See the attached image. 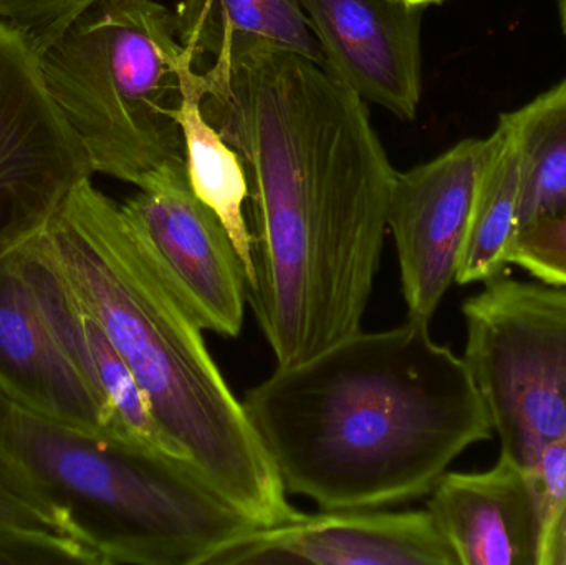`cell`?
Segmentation results:
<instances>
[{
  "label": "cell",
  "instance_id": "obj_1",
  "mask_svg": "<svg viewBox=\"0 0 566 565\" xmlns=\"http://www.w3.org/2000/svg\"><path fill=\"white\" fill-rule=\"evenodd\" d=\"M201 85L206 119L248 172V302L277 367H293L361 331L396 169L365 100L305 56L234 46Z\"/></svg>",
  "mask_w": 566,
  "mask_h": 565
},
{
  "label": "cell",
  "instance_id": "obj_2",
  "mask_svg": "<svg viewBox=\"0 0 566 565\" xmlns=\"http://www.w3.org/2000/svg\"><path fill=\"white\" fill-rule=\"evenodd\" d=\"M242 405L286 494L322 511L429 496L452 461L494 431L464 358L409 318L275 368Z\"/></svg>",
  "mask_w": 566,
  "mask_h": 565
},
{
  "label": "cell",
  "instance_id": "obj_3",
  "mask_svg": "<svg viewBox=\"0 0 566 565\" xmlns=\"http://www.w3.org/2000/svg\"><path fill=\"white\" fill-rule=\"evenodd\" d=\"M39 238L181 457L259 526L298 517L198 315L122 206L85 179Z\"/></svg>",
  "mask_w": 566,
  "mask_h": 565
},
{
  "label": "cell",
  "instance_id": "obj_4",
  "mask_svg": "<svg viewBox=\"0 0 566 565\" xmlns=\"http://www.w3.org/2000/svg\"><path fill=\"white\" fill-rule=\"evenodd\" d=\"M0 488L99 565H206L259 526L189 461L52 420L2 391Z\"/></svg>",
  "mask_w": 566,
  "mask_h": 565
},
{
  "label": "cell",
  "instance_id": "obj_5",
  "mask_svg": "<svg viewBox=\"0 0 566 565\" xmlns=\"http://www.w3.org/2000/svg\"><path fill=\"white\" fill-rule=\"evenodd\" d=\"M46 90L93 171L139 189L186 168L176 119L196 65L158 0H96L39 55Z\"/></svg>",
  "mask_w": 566,
  "mask_h": 565
},
{
  "label": "cell",
  "instance_id": "obj_6",
  "mask_svg": "<svg viewBox=\"0 0 566 565\" xmlns=\"http://www.w3.org/2000/svg\"><path fill=\"white\" fill-rule=\"evenodd\" d=\"M462 314L464 360L501 454L528 470L566 433V287L497 275Z\"/></svg>",
  "mask_w": 566,
  "mask_h": 565
},
{
  "label": "cell",
  "instance_id": "obj_7",
  "mask_svg": "<svg viewBox=\"0 0 566 565\" xmlns=\"http://www.w3.org/2000/svg\"><path fill=\"white\" fill-rule=\"evenodd\" d=\"M93 175L46 90L39 55L19 30L0 22V261L39 234Z\"/></svg>",
  "mask_w": 566,
  "mask_h": 565
},
{
  "label": "cell",
  "instance_id": "obj_8",
  "mask_svg": "<svg viewBox=\"0 0 566 565\" xmlns=\"http://www.w3.org/2000/svg\"><path fill=\"white\" fill-rule=\"evenodd\" d=\"M488 138H469L431 161L396 171L388 208L409 321L429 324L455 282Z\"/></svg>",
  "mask_w": 566,
  "mask_h": 565
},
{
  "label": "cell",
  "instance_id": "obj_9",
  "mask_svg": "<svg viewBox=\"0 0 566 565\" xmlns=\"http://www.w3.org/2000/svg\"><path fill=\"white\" fill-rule=\"evenodd\" d=\"M122 209L205 331L238 337L248 302L244 265L224 224L192 192L186 168L139 189Z\"/></svg>",
  "mask_w": 566,
  "mask_h": 565
},
{
  "label": "cell",
  "instance_id": "obj_10",
  "mask_svg": "<svg viewBox=\"0 0 566 565\" xmlns=\"http://www.w3.org/2000/svg\"><path fill=\"white\" fill-rule=\"evenodd\" d=\"M459 565L431 513L385 510L300 514L258 526L212 554L206 565Z\"/></svg>",
  "mask_w": 566,
  "mask_h": 565
},
{
  "label": "cell",
  "instance_id": "obj_11",
  "mask_svg": "<svg viewBox=\"0 0 566 565\" xmlns=\"http://www.w3.org/2000/svg\"><path fill=\"white\" fill-rule=\"evenodd\" d=\"M325 66L365 102L412 119L421 102V9L402 0H298Z\"/></svg>",
  "mask_w": 566,
  "mask_h": 565
},
{
  "label": "cell",
  "instance_id": "obj_12",
  "mask_svg": "<svg viewBox=\"0 0 566 565\" xmlns=\"http://www.w3.org/2000/svg\"><path fill=\"white\" fill-rule=\"evenodd\" d=\"M15 254L53 337L92 388L112 430L119 437L182 458L159 430L132 372L98 321L73 294L39 234L23 242Z\"/></svg>",
  "mask_w": 566,
  "mask_h": 565
},
{
  "label": "cell",
  "instance_id": "obj_13",
  "mask_svg": "<svg viewBox=\"0 0 566 565\" xmlns=\"http://www.w3.org/2000/svg\"><path fill=\"white\" fill-rule=\"evenodd\" d=\"M0 391L52 420L115 433L92 388L53 337L15 251L0 261Z\"/></svg>",
  "mask_w": 566,
  "mask_h": 565
},
{
  "label": "cell",
  "instance_id": "obj_14",
  "mask_svg": "<svg viewBox=\"0 0 566 565\" xmlns=\"http://www.w3.org/2000/svg\"><path fill=\"white\" fill-rule=\"evenodd\" d=\"M429 496L459 565H537L534 498L524 470L504 454L482 473H446Z\"/></svg>",
  "mask_w": 566,
  "mask_h": 565
},
{
  "label": "cell",
  "instance_id": "obj_15",
  "mask_svg": "<svg viewBox=\"0 0 566 565\" xmlns=\"http://www.w3.org/2000/svg\"><path fill=\"white\" fill-rule=\"evenodd\" d=\"M201 72L196 65L182 75V102L176 119L185 138L186 171L192 192L224 224L242 265L245 284L255 278L254 234L244 215L249 199V179L239 153L202 113Z\"/></svg>",
  "mask_w": 566,
  "mask_h": 565
},
{
  "label": "cell",
  "instance_id": "obj_16",
  "mask_svg": "<svg viewBox=\"0 0 566 565\" xmlns=\"http://www.w3.org/2000/svg\"><path fill=\"white\" fill-rule=\"evenodd\" d=\"M521 202V156L511 129L501 119L489 136L488 156L455 274L458 284L488 282L501 275L518 236Z\"/></svg>",
  "mask_w": 566,
  "mask_h": 565
},
{
  "label": "cell",
  "instance_id": "obj_17",
  "mask_svg": "<svg viewBox=\"0 0 566 565\" xmlns=\"http://www.w3.org/2000/svg\"><path fill=\"white\" fill-rule=\"evenodd\" d=\"M501 119L521 156V234L566 209V80Z\"/></svg>",
  "mask_w": 566,
  "mask_h": 565
},
{
  "label": "cell",
  "instance_id": "obj_18",
  "mask_svg": "<svg viewBox=\"0 0 566 565\" xmlns=\"http://www.w3.org/2000/svg\"><path fill=\"white\" fill-rule=\"evenodd\" d=\"M175 19L179 42L195 62L245 43L265 45V0H181Z\"/></svg>",
  "mask_w": 566,
  "mask_h": 565
},
{
  "label": "cell",
  "instance_id": "obj_19",
  "mask_svg": "<svg viewBox=\"0 0 566 565\" xmlns=\"http://www.w3.org/2000/svg\"><path fill=\"white\" fill-rule=\"evenodd\" d=\"M95 554L0 488V564H98Z\"/></svg>",
  "mask_w": 566,
  "mask_h": 565
},
{
  "label": "cell",
  "instance_id": "obj_20",
  "mask_svg": "<svg viewBox=\"0 0 566 565\" xmlns=\"http://www.w3.org/2000/svg\"><path fill=\"white\" fill-rule=\"evenodd\" d=\"M524 473L537 514V565H547L552 540L566 504V433L551 441Z\"/></svg>",
  "mask_w": 566,
  "mask_h": 565
},
{
  "label": "cell",
  "instance_id": "obj_21",
  "mask_svg": "<svg viewBox=\"0 0 566 565\" xmlns=\"http://www.w3.org/2000/svg\"><path fill=\"white\" fill-rule=\"evenodd\" d=\"M509 264H517L538 281L566 287V209L522 231Z\"/></svg>",
  "mask_w": 566,
  "mask_h": 565
},
{
  "label": "cell",
  "instance_id": "obj_22",
  "mask_svg": "<svg viewBox=\"0 0 566 565\" xmlns=\"http://www.w3.org/2000/svg\"><path fill=\"white\" fill-rule=\"evenodd\" d=\"M93 2L96 0H0V22L19 30L40 55Z\"/></svg>",
  "mask_w": 566,
  "mask_h": 565
},
{
  "label": "cell",
  "instance_id": "obj_23",
  "mask_svg": "<svg viewBox=\"0 0 566 565\" xmlns=\"http://www.w3.org/2000/svg\"><path fill=\"white\" fill-rule=\"evenodd\" d=\"M566 553V504L557 530H555L554 540H552L551 551H548L547 565H558L562 556Z\"/></svg>",
  "mask_w": 566,
  "mask_h": 565
},
{
  "label": "cell",
  "instance_id": "obj_24",
  "mask_svg": "<svg viewBox=\"0 0 566 565\" xmlns=\"http://www.w3.org/2000/svg\"><path fill=\"white\" fill-rule=\"evenodd\" d=\"M558 12H560L562 30L566 39V0H558Z\"/></svg>",
  "mask_w": 566,
  "mask_h": 565
},
{
  "label": "cell",
  "instance_id": "obj_25",
  "mask_svg": "<svg viewBox=\"0 0 566 565\" xmlns=\"http://www.w3.org/2000/svg\"><path fill=\"white\" fill-rule=\"evenodd\" d=\"M402 2L411 3V6L426 7L429 3H439L442 0H402Z\"/></svg>",
  "mask_w": 566,
  "mask_h": 565
},
{
  "label": "cell",
  "instance_id": "obj_26",
  "mask_svg": "<svg viewBox=\"0 0 566 565\" xmlns=\"http://www.w3.org/2000/svg\"><path fill=\"white\" fill-rule=\"evenodd\" d=\"M558 565H566V553L564 556H562L560 563H558Z\"/></svg>",
  "mask_w": 566,
  "mask_h": 565
}]
</instances>
